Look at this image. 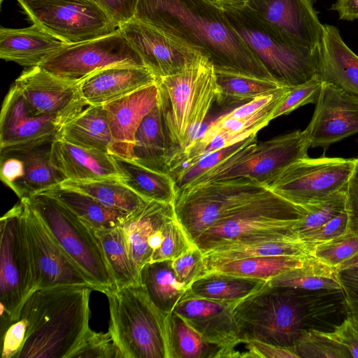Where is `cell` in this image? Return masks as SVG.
Returning a JSON list of instances; mask_svg holds the SVG:
<instances>
[{"label":"cell","instance_id":"obj_47","mask_svg":"<svg viewBox=\"0 0 358 358\" xmlns=\"http://www.w3.org/2000/svg\"><path fill=\"white\" fill-rule=\"evenodd\" d=\"M74 357L123 358L109 331L107 333H98L90 328L69 358Z\"/></svg>","mask_w":358,"mask_h":358},{"label":"cell","instance_id":"obj_53","mask_svg":"<svg viewBox=\"0 0 358 358\" xmlns=\"http://www.w3.org/2000/svg\"><path fill=\"white\" fill-rule=\"evenodd\" d=\"M118 27L134 17L138 0H92Z\"/></svg>","mask_w":358,"mask_h":358},{"label":"cell","instance_id":"obj_54","mask_svg":"<svg viewBox=\"0 0 358 358\" xmlns=\"http://www.w3.org/2000/svg\"><path fill=\"white\" fill-rule=\"evenodd\" d=\"M24 176L22 159L12 150L1 152V180L13 191Z\"/></svg>","mask_w":358,"mask_h":358},{"label":"cell","instance_id":"obj_49","mask_svg":"<svg viewBox=\"0 0 358 358\" xmlns=\"http://www.w3.org/2000/svg\"><path fill=\"white\" fill-rule=\"evenodd\" d=\"M177 279L187 289L208 272L204 253L195 245L172 260Z\"/></svg>","mask_w":358,"mask_h":358},{"label":"cell","instance_id":"obj_62","mask_svg":"<svg viewBox=\"0 0 358 358\" xmlns=\"http://www.w3.org/2000/svg\"><path fill=\"white\" fill-rule=\"evenodd\" d=\"M3 0H1V2H2Z\"/></svg>","mask_w":358,"mask_h":358},{"label":"cell","instance_id":"obj_17","mask_svg":"<svg viewBox=\"0 0 358 358\" xmlns=\"http://www.w3.org/2000/svg\"><path fill=\"white\" fill-rule=\"evenodd\" d=\"M119 29L157 79L182 71L203 55L135 17L120 25Z\"/></svg>","mask_w":358,"mask_h":358},{"label":"cell","instance_id":"obj_4","mask_svg":"<svg viewBox=\"0 0 358 358\" xmlns=\"http://www.w3.org/2000/svg\"><path fill=\"white\" fill-rule=\"evenodd\" d=\"M308 212L266 186L256 196L217 220L198 238L194 245L206 254L227 245L299 241L293 227Z\"/></svg>","mask_w":358,"mask_h":358},{"label":"cell","instance_id":"obj_19","mask_svg":"<svg viewBox=\"0 0 358 358\" xmlns=\"http://www.w3.org/2000/svg\"><path fill=\"white\" fill-rule=\"evenodd\" d=\"M238 303L199 298L185 293L173 312L182 317L208 343L226 351V358L242 357L239 327L234 315Z\"/></svg>","mask_w":358,"mask_h":358},{"label":"cell","instance_id":"obj_29","mask_svg":"<svg viewBox=\"0 0 358 358\" xmlns=\"http://www.w3.org/2000/svg\"><path fill=\"white\" fill-rule=\"evenodd\" d=\"M78 146L111 155L113 138L103 106H89L65 124L57 137Z\"/></svg>","mask_w":358,"mask_h":358},{"label":"cell","instance_id":"obj_45","mask_svg":"<svg viewBox=\"0 0 358 358\" xmlns=\"http://www.w3.org/2000/svg\"><path fill=\"white\" fill-rule=\"evenodd\" d=\"M194 245L176 217L164 225L159 245L152 253L150 262L173 260Z\"/></svg>","mask_w":358,"mask_h":358},{"label":"cell","instance_id":"obj_11","mask_svg":"<svg viewBox=\"0 0 358 358\" xmlns=\"http://www.w3.org/2000/svg\"><path fill=\"white\" fill-rule=\"evenodd\" d=\"M0 229L1 308L14 321L19 319L24 301L36 289L23 199L1 217Z\"/></svg>","mask_w":358,"mask_h":358},{"label":"cell","instance_id":"obj_6","mask_svg":"<svg viewBox=\"0 0 358 358\" xmlns=\"http://www.w3.org/2000/svg\"><path fill=\"white\" fill-rule=\"evenodd\" d=\"M219 6L231 27L281 87L300 85L317 75L319 50L296 46L247 6Z\"/></svg>","mask_w":358,"mask_h":358},{"label":"cell","instance_id":"obj_56","mask_svg":"<svg viewBox=\"0 0 358 358\" xmlns=\"http://www.w3.org/2000/svg\"><path fill=\"white\" fill-rule=\"evenodd\" d=\"M331 333L348 348L352 357L358 358V319L356 317H348Z\"/></svg>","mask_w":358,"mask_h":358},{"label":"cell","instance_id":"obj_2","mask_svg":"<svg viewBox=\"0 0 358 358\" xmlns=\"http://www.w3.org/2000/svg\"><path fill=\"white\" fill-rule=\"evenodd\" d=\"M92 290L84 286L34 290L20 311L27 331L17 358H69L90 329Z\"/></svg>","mask_w":358,"mask_h":358},{"label":"cell","instance_id":"obj_58","mask_svg":"<svg viewBox=\"0 0 358 358\" xmlns=\"http://www.w3.org/2000/svg\"><path fill=\"white\" fill-rule=\"evenodd\" d=\"M344 289L353 292L358 303V266L349 267L339 271Z\"/></svg>","mask_w":358,"mask_h":358},{"label":"cell","instance_id":"obj_26","mask_svg":"<svg viewBox=\"0 0 358 358\" xmlns=\"http://www.w3.org/2000/svg\"><path fill=\"white\" fill-rule=\"evenodd\" d=\"M176 217L173 203L147 201L120 226L131 256L140 268L151 260V241L157 231Z\"/></svg>","mask_w":358,"mask_h":358},{"label":"cell","instance_id":"obj_57","mask_svg":"<svg viewBox=\"0 0 358 358\" xmlns=\"http://www.w3.org/2000/svg\"><path fill=\"white\" fill-rule=\"evenodd\" d=\"M331 10L337 11L341 20L358 19V0H336Z\"/></svg>","mask_w":358,"mask_h":358},{"label":"cell","instance_id":"obj_35","mask_svg":"<svg viewBox=\"0 0 358 358\" xmlns=\"http://www.w3.org/2000/svg\"><path fill=\"white\" fill-rule=\"evenodd\" d=\"M272 287L303 290H343L336 268L327 265L312 255L296 268L277 275L267 282Z\"/></svg>","mask_w":358,"mask_h":358},{"label":"cell","instance_id":"obj_60","mask_svg":"<svg viewBox=\"0 0 358 358\" xmlns=\"http://www.w3.org/2000/svg\"><path fill=\"white\" fill-rule=\"evenodd\" d=\"M249 0H218V5H227L234 7L245 6Z\"/></svg>","mask_w":358,"mask_h":358},{"label":"cell","instance_id":"obj_42","mask_svg":"<svg viewBox=\"0 0 358 358\" xmlns=\"http://www.w3.org/2000/svg\"><path fill=\"white\" fill-rule=\"evenodd\" d=\"M299 357L351 358L348 348L336 339L331 332L303 330L294 345Z\"/></svg>","mask_w":358,"mask_h":358},{"label":"cell","instance_id":"obj_40","mask_svg":"<svg viewBox=\"0 0 358 358\" xmlns=\"http://www.w3.org/2000/svg\"><path fill=\"white\" fill-rule=\"evenodd\" d=\"M315 244L299 241H269L250 244L227 245L206 254V262L223 261L262 256L306 257L312 255Z\"/></svg>","mask_w":358,"mask_h":358},{"label":"cell","instance_id":"obj_31","mask_svg":"<svg viewBox=\"0 0 358 358\" xmlns=\"http://www.w3.org/2000/svg\"><path fill=\"white\" fill-rule=\"evenodd\" d=\"M113 157L121 173V181L137 194L147 201L174 203L178 189L168 173L149 169L134 160Z\"/></svg>","mask_w":358,"mask_h":358},{"label":"cell","instance_id":"obj_30","mask_svg":"<svg viewBox=\"0 0 358 358\" xmlns=\"http://www.w3.org/2000/svg\"><path fill=\"white\" fill-rule=\"evenodd\" d=\"M170 156L171 148L157 103L143 117L136 131L133 160L149 169L167 173Z\"/></svg>","mask_w":358,"mask_h":358},{"label":"cell","instance_id":"obj_15","mask_svg":"<svg viewBox=\"0 0 358 358\" xmlns=\"http://www.w3.org/2000/svg\"><path fill=\"white\" fill-rule=\"evenodd\" d=\"M24 201L26 231L36 289L58 286L96 287L62 248L37 213ZM35 289V290H36Z\"/></svg>","mask_w":358,"mask_h":358},{"label":"cell","instance_id":"obj_34","mask_svg":"<svg viewBox=\"0 0 358 358\" xmlns=\"http://www.w3.org/2000/svg\"><path fill=\"white\" fill-rule=\"evenodd\" d=\"M267 282L211 271L193 282L185 294L215 301L238 303L262 289Z\"/></svg>","mask_w":358,"mask_h":358},{"label":"cell","instance_id":"obj_28","mask_svg":"<svg viewBox=\"0 0 358 358\" xmlns=\"http://www.w3.org/2000/svg\"><path fill=\"white\" fill-rule=\"evenodd\" d=\"M51 143L8 150L18 155L24 164V176L13 191L20 199L43 192L66 180L51 162Z\"/></svg>","mask_w":358,"mask_h":358},{"label":"cell","instance_id":"obj_7","mask_svg":"<svg viewBox=\"0 0 358 358\" xmlns=\"http://www.w3.org/2000/svg\"><path fill=\"white\" fill-rule=\"evenodd\" d=\"M296 290L266 283L238 302L234 315L241 343L258 341L294 348L304 330L306 317L303 301Z\"/></svg>","mask_w":358,"mask_h":358},{"label":"cell","instance_id":"obj_5","mask_svg":"<svg viewBox=\"0 0 358 358\" xmlns=\"http://www.w3.org/2000/svg\"><path fill=\"white\" fill-rule=\"evenodd\" d=\"M108 299L109 329L123 358H171L169 316L139 287H116Z\"/></svg>","mask_w":358,"mask_h":358},{"label":"cell","instance_id":"obj_25","mask_svg":"<svg viewBox=\"0 0 358 358\" xmlns=\"http://www.w3.org/2000/svg\"><path fill=\"white\" fill-rule=\"evenodd\" d=\"M317 76L322 83L331 84L358 97V56L334 26L324 24Z\"/></svg>","mask_w":358,"mask_h":358},{"label":"cell","instance_id":"obj_48","mask_svg":"<svg viewBox=\"0 0 358 358\" xmlns=\"http://www.w3.org/2000/svg\"><path fill=\"white\" fill-rule=\"evenodd\" d=\"M322 87V82L317 76L300 85L289 87L280 104L272 115V120L290 113L298 108L316 103Z\"/></svg>","mask_w":358,"mask_h":358},{"label":"cell","instance_id":"obj_10","mask_svg":"<svg viewBox=\"0 0 358 358\" xmlns=\"http://www.w3.org/2000/svg\"><path fill=\"white\" fill-rule=\"evenodd\" d=\"M266 186L248 178H237L180 189L173 203L176 219L194 244L229 211L254 198Z\"/></svg>","mask_w":358,"mask_h":358},{"label":"cell","instance_id":"obj_21","mask_svg":"<svg viewBox=\"0 0 358 358\" xmlns=\"http://www.w3.org/2000/svg\"><path fill=\"white\" fill-rule=\"evenodd\" d=\"M53 118L34 115L13 83L3 102L0 117V151L52 142L62 129Z\"/></svg>","mask_w":358,"mask_h":358},{"label":"cell","instance_id":"obj_23","mask_svg":"<svg viewBox=\"0 0 358 358\" xmlns=\"http://www.w3.org/2000/svg\"><path fill=\"white\" fill-rule=\"evenodd\" d=\"M156 81L145 66H116L96 71L81 80L80 90L89 106H103Z\"/></svg>","mask_w":358,"mask_h":358},{"label":"cell","instance_id":"obj_50","mask_svg":"<svg viewBox=\"0 0 358 358\" xmlns=\"http://www.w3.org/2000/svg\"><path fill=\"white\" fill-rule=\"evenodd\" d=\"M1 330V357L17 358L25 342L27 322L22 315Z\"/></svg>","mask_w":358,"mask_h":358},{"label":"cell","instance_id":"obj_51","mask_svg":"<svg viewBox=\"0 0 358 358\" xmlns=\"http://www.w3.org/2000/svg\"><path fill=\"white\" fill-rule=\"evenodd\" d=\"M347 232L348 216L344 210L317 229L300 235L299 240L317 245L334 239Z\"/></svg>","mask_w":358,"mask_h":358},{"label":"cell","instance_id":"obj_38","mask_svg":"<svg viewBox=\"0 0 358 358\" xmlns=\"http://www.w3.org/2000/svg\"><path fill=\"white\" fill-rule=\"evenodd\" d=\"M216 102L221 107L247 103L272 94L281 87L276 81L215 70Z\"/></svg>","mask_w":358,"mask_h":358},{"label":"cell","instance_id":"obj_46","mask_svg":"<svg viewBox=\"0 0 358 358\" xmlns=\"http://www.w3.org/2000/svg\"><path fill=\"white\" fill-rule=\"evenodd\" d=\"M358 252V235L347 232L331 241L317 244L312 255L332 267L340 264Z\"/></svg>","mask_w":358,"mask_h":358},{"label":"cell","instance_id":"obj_52","mask_svg":"<svg viewBox=\"0 0 358 358\" xmlns=\"http://www.w3.org/2000/svg\"><path fill=\"white\" fill-rule=\"evenodd\" d=\"M345 192V211L348 216V232L358 235V157L355 158L354 168Z\"/></svg>","mask_w":358,"mask_h":358},{"label":"cell","instance_id":"obj_59","mask_svg":"<svg viewBox=\"0 0 358 358\" xmlns=\"http://www.w3.org/2000/svg\"><path fill=\"white\" fill-rule=\"evenodd\" d=\"M352 266H358V252L352 257H350V259H348V260H346L345 262H344L343 263H342L341 264H340L336 268L339 271L343 269Z\"/></svg>","mask_w":358,"mask_h":358},{"label":"cell","instance_id":"obj_55","mask_svg":"<svg viewBox=\"0 0 358 358\" xmlns=\"http://www.w3.org/2000/svg\"><path fill=\"white\" fill-rule=\"evenodd\" d=\"M243 343L246 351L243 357L299 358L294 348H282L258 341H248Z\"/></svg>","mask_w":358,"mask_h":358},{"label":"cell","instance_id":"obj_43","mask_svg":"<svg viewBox=\"0 0 358 358\" xmlns=\"http://www.w3.org/2000/svg\"><path fill=\"white\" fill-rule=\"evenodd\" d=\"M256 141L257 134H253L244 140L210 153L203 155L192 165L180 172L173 178L178 191L187 187L196 178L213 168L238 150Z\"/></svg>","mask_w":358,"mask_h":358},{"label":"cell","instance_id":"obj_22","mask_svg":"<svg viewBox=\"0 0 358 358\" xmlns=\"http://www.w3.org/2000/svg\"><path fill=\"white\" fill-rule=\"evenodd\" d=\"M157 102L158 87L155 83L103 105L113 138L112 155L134 159L136 131Z\"/></svg>","mask_w":358,"mask_h":358},{"label":"cell","instance_id":"obj_14","mask_svg":"<svg viewBox=\"0 0 358 358\" xmlns=\"http://www.w3.org/2000/svg\"><path fill=\"white\" fill-rule=\"evenodd\" d=\"M116 66H145L120 29L98 38L64 44L39 65L55 76L76 81Z\"/></svg>","mask_w":358,"mask_h":358},{"label":"cell","instance_id":"obj_39","mask_svg":"<svg viewBox=\"0 0 358 358\" xmlns=\"http://www.w3.org/2000/svg\"><path fill=\"white\" fill-rule=\"evenodd\" d=\"M60 185L84 192L105 206L127 214L134 212L147 201L116 179L65 180Z\"/></svg>","mask_w":358,"mask_h":358},{"label":"cell","instance_id":"obj_18","mask_svg":"<svg viewBox=\"0 0 358 358\" xmlns=\"http://www.w3.org/2000/svg\"><path fill=\"white\" fill-rule=\"evenodd\" d=\"M316 106L303 131L310 147L326 150L330 145L358 133V97L322 83Z\"/></svg>","mask_w":358,"mask_h":358},{"label":"cell","instance_id":"obj_37","mask_svg":"<svg viewBox=\"0 0 358 358\" xmlns=\"http://www.w3.org/2000/svg\"><path fill=\"white\" fill-rule=\"evenodd\" d=\"M117 287H139V268L121 227L95 231Z\"/></svg>","mask_w":358,"mask_h":358},{"label":"cell","instance_id":"obj_20","mask_svg":"<svg viewBox=\"0 0 358 358\" xmlns=\"http://www.w3.org/2000/svg\"><path fill=\"white\" fill-rule=\"evenodd\" d=\"M245 6L296 46L319 50L324 24L313 0H249Z\"/></svg>","mask_w":358,"mask_h":358},{"label":"cell","instance_id":"obj_61","mask_svg":"<svg viewBox=\"0 0 358 358\" xmlns=\"http://www.w3.org/2000/svg\"><path fill=\"white\" fill-rule=\"evenodd\" d=\"M210 1L214 2V3H217L218 1V0H210Z\"/></svg>","mask_w":358,"mask_h":358},{"label":"cell","instance_id":"obj_24","mask_svg":"<svg viewBox=\"0 0 358 358\" xmlns=\"http://www.w3.org/2000/svg\"><path fill=\"white\" fill-rule=\"evenodd\" d=\"M50 160L66 180H121L113 155L84 148L59 138L51 143Z\"/></svg>","mask_w":358,"mask_h":358},{"label":"cell","instance_id":"obj_33","mask_svg":"<svg viewBox=\"0 0 358 358\" xmlns=\"http://www.w3.org/2000/svg\"><path fill=\"white\" fill-rule=\"evenodd\" d=\"M140 286L162 312L170 314L187 291L178 281L172 260L148 262L139 270Z\"/></svg>","mask_w":358,"mask_h":358},{"label":"cell","instance_id":"obj_32","mask_svg":"<svg viewBox=\"0 0 358 358\" xmlns=\"http://www.w3.org/2000/svg\"><path fill=\"white\" fill-rule=\"evenodd\" d=\"M41 193L57 199L95 231L120 227L129 215L105 206L84 192L60 184Z\"/></svg>","mask_w":358,"mask_h":358},{"label":"cell","instance_id":"obj_8","mask_svg":"<svg viewBox=\"0 0 358 358\" xmlns=\"http://www.w3.org/2000/svg\"><path fill=\"white\" fill-rule=\"evenodd\" d=\"M62 248L103 294L116 284L95 230L55 198H26Z\"/></svg>","mask_w":358,"mask_h":358},{"label":"cell","instance_id":"obj_41","mask_svg":"<svg viewBox=\"0 0 358 358\" xmlns=\"http://www.w3.org/2000/svg\"><path fill=\"white\" fill-rule=\"evenodd\" d=\"M171 358H226V351L207 342L175 312L169 316Z\"/></svg>","mask_w":358,"mask_h":358},{"label":"cell","instance_id":"obj_13","mask_svg":"<svg viewBox=\"0 0 358 358\" xmlns=\"http://www.w3.org/2000/svg\"><path fill=\"white\" fill-rule=\"evenodd\" d=\"M354 164L355 158L308 157L291 164L268 187L306 208L336 192L345 191Z\"/></svg>","mask_w":358,"mask_h":358},{"label":"cell","instance_id":"obj_36","mask_svg":"<svg viewBox=\"0 0 358 358\" xmlns=\"http://www.w3.org/2000/svg\"><path fill=\"white\" fill-rule=\"evenodd\" d=\"M306 257H249L230 260L206 262V264L208 271H214L268 281L277 275L301 266Z\"/></svg>","mask_w":358,"mask_h":358},{"label":"cell","instance_id":"obj_3","mask_svg":"<svg viewBox=\"0 0 358 358\" xmlns=\"http://www.w3.org/2000/svg\"><path fill=\"white\" fill-rule=\"evenodd\" d=\"M156 83L171 157L189 147L201 134L216 101L215 69L208 58L201 55L182 71L157 78Z\"/></svg>","mask_w":358,"mask_h":358},{"label":"cell","instance_id":"obj_1","mask_svg":"<svg viewBox=\"0 0 358 358\" xmlns=\"http://www.w3.org/2000/svg\"><path fill=\"white\" fill-rule=\"evenodd\" d=\"M134 17L198 50L217 71L275 80L210 0H138Z\"/></svg>","mask_w":358,"mask_h":358},{"label":"cell","instance_id":"obj_12","mask_svg":"<svg viewBox=\"0 0 358 358\" xmlns=\"http://www.w3.org/2000/svg\"><path fill=\"white\" fill-rule=\"evenodd\" d=\"M34 24L65 44L111 34L118 27L92 0H17Z\"/></svg>","mask_w":358,"mask_h":358},{"label":"cell","instance_id":"obj_27","mask_svg":"<svg viewBox=\"0 0 358 358\" xmlns=\"http://www.w3.org/2000/svg\"><path fill=\"white\" fill-rule=\"evenodd\" d=\"M65 43L33 23L29 27L0 29V57L19 65L39 66Z\"/></svg>","mask_w":358,"mask_h":358},{"label":"cell","instance_id":"obj_16","mask_svg":"<svg viewBox=\"0 0 358 358\" xmlns=\"http://www.w3.org/2000/svg\"><path fill=\"white\" fill-rule=\"evenodd\" d=\"M80 82L37 66L25 69L14 84L34 115L53 118L63 127L89 106L81 95Z\"/></svg>","mask_w":358,"mask_h":358},{"label":"cell","instance_id":"obj_44","mask_svg":"<svg viewBox=\"0 0 358 358\" xmlns=\"http://www.w3.org/2000/svg\"><path fill=\"white\" fill-rule=\"evenodd\" d=\"M345 192H336L319 203L306 207L308 213L293 227L298 239L300 235L317 229L345 210Z\"/></svg>","mask_w":358,"mask_h":358},{"label":"cell","instance_id":"obj_9","mask_svg":"<svg viewBox=\"0 0 358 358\" xmlns=\"http://www.w3.org/2000/svg\"><path fill=\"white\" fill-rule=\"evenodd\" d=\"M310 147L300 130L266 141H256L238 150L185 188L237 178H248L268 186L291 164L308 157Z\"/></svg>","mask_w":358,"mask_h":358}]
</instances>
